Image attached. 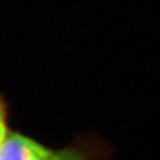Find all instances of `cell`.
<instances>
[{"label": "cell", "instance_id": "6da1fadb", "mask_svg": "<svg viewBox=\"0 0 160 160\" xmlns=\"http://www.w3.org/2000/svg\"><path fill=\"white\" fill-rule=\"evenodd\" d=\"M113 155L115 148L96 133L78 136L67 147L56 149L15 131L0 150V160H112Z\"/></svg>", "mask_w": 160, "mask_h": 160}, {"label": "cell", "instance_id": "7a4b0ae2", "mask_svg": "<svg viewBox=\"0 0 160 160\" xmlns=\"http://www.w3.org/2000/svg\"><path fill=\"white\" fill-rule=\"evenodd\" d=\"M12 131L10 129V108L5 96L0 92V150L7 142Z\"/></svg>", "mask_w": 160, "mask_h": 160}]
</instances>
